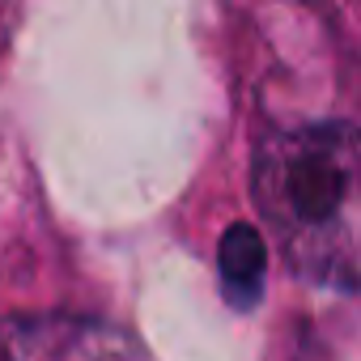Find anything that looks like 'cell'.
Wrapping results in <instances>:
<instances>
[{"instance_id":"6da1fadb","label":"cell","mask_w":361,"mask_h":361,"mask_svg":"<svg viewBox=\"0 0 361 361\" xmlns=\"http://www.w3.org/2000/svg\"><path fill=\"white\" fill-rule=\"evenodd\" d=\"M255 200L285 264L327 289L357 285V136L293 123L255 149Z\"/></svg>"},{"instance_id":"7a4b0ae2","label":"cell","mask_w":361,"mask_h":361,"mask_svg":"<svg viewBox=\"0 0 361 361\" xmlns=\"http://www.w3.org/2000/svg\"><path fill=\"white\" fill-rule=\"evenodd\" d=\"M0 361H149L145 348L85 314H9L0 319Z\"/></svg>"},{"instance_id":"3957f363","label":"cell","mask_w":361,"mask_h":361,"mask_svg":"<svg viewBox=\"0 0 361 361\" xmlns=\"http://www.w3.org/2000/svg\"><path fill=\"white\" fill-rule=\"evenodd\" d=\"M221 281L238 306H251L264 293V238L251 226H234L221 238Z\"/></svg>"}]
</instances>
